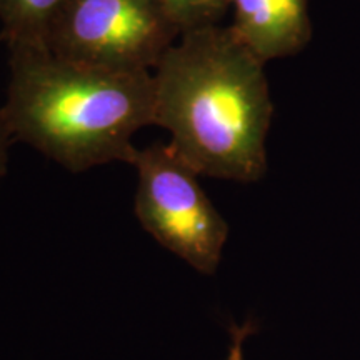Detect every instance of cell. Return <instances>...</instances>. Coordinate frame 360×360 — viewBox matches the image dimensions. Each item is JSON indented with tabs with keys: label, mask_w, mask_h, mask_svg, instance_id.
Masks as SVG:
<instances>
[{
	"label": "cell",
	"mask_w": 360,
	"mask_h": 360,
	"mask_svg": "<svg viewBox=\"0 0 360 360\" xmlns=\"http://www.w3.org/2000/svg\"><path fill=\"white\" fill-rule=\"evenodd\" d=\"M180 35L152 0H64L42 45L79 64L152 72Z\"/></svg>",
	"instance_id": "cell-4"
},
{
	"label": "cell",
	"mask_w": 360,
	"mask_h": 360,
	"mask_svg": "<svg viewBox=\"0 0 360 360\" xmlns=\"http://www.w3.org/2000/svg\"><path fill=\"white\" fill-rule=\"evenodd\" d=\"M64 0H0V40L11 45H42L45 30Z\"/></svg>",
	"instance_id": "cell-6"
},
{
	"label": "cell",
	"mask_w": 360,
	"mask_h": 360,
	"mask_svg": "<svg viewBox=\"0 0 360 360\" xmlns=\"http://www.w3.org/2000/svg\"><path fill=\"white\" fill-rule=\"evenodd\" d=\"M135 215L152 237L207 276L217 270L229 224L207 197L193 170L170 143L155 142L135 152Z\"/></svg>",
	"instance_id": "cell-3"
},
{
	"label": "cell",
	"mask_w": 360,
	"mask_h": 360,
	"mask_svg": "<svg viewBox=\"0 0 360 360\" xmlns=\"http://www.w3.org/2000/svg\"><path fill=\"white\" fill-rule=\"evenodd\" d=\"M265 65L229 25L188 30L152 70L154 125L197 175L257 182L274 102Z\"/></svg>",
	"instance_id": "cell-1"
},
{
	"label": "cell",
	"mask_w": 360,
	"mask_h": 360,
	"mask_svg": "<svg viewBox=\"0 0 360 360\" xmlns=\"http://www.w3.org/2000/svg\"><path fill=\"white\" fill-rule=\"evenodd\" d=\"M13 141L11 130H8L6 119H4L2 112H0V177L7 174V164H8V148H11Z\"/></svg>",
	"instance_id": "cell-9"
},
{
	"label": "cell",
	"mask_w": 360,
	"mask_h": 360,
	"mask_svg": "<svg viewBox=\"0 0 360 360\" xmlns=\"http://www.w3.org/2000/svg\"><path fill=\"white\" fill-rule=\"evenodd\" d=\"M233 35L264 64L295 56L312 39L309 0H231Z\"/></svg>",
	"instance_id": "cell-5"
},
{
	"label": "cell",
	"mask_w": 360,
	"mask_h": 360,
	"mask_svg": "<svg viewBox=\"0 0 360 360\" xmlns=\"http://www.w3.org/2000/svg\"><path fill=\"white\" fill-rule=\"evenodd\" d=\"M180 32L217 25L231 12V0H152Z\"/></svg>",
	"instance_id": "cell-7"
},
{
	"label": "cell",
	"mask_w": 360,
	"mask_h": 360,
	"mask_svg": "<svg viewBox=\"0 0 360 360\" xmlns=\"http://www.w3.org/2000/svg\"><path fill=\"white\" fill-rule=\"evenodd\" d=\"M8 52L7 98L0 112L13 141L74 174L132 162V137L154 125L150 70L79 64L44 45H11Z\"/></svg>",
	"instance_id": "cell-2"
},
{
	"label": "cell",
	"mask_w": 360,
	"mask_h": 360,
	"mask_svg": "<svg viewBox=\"0 0 360 360\" xmlns=\"http://www.w3.org/2000/svg\"><path fill=\"white\" fill-rule=\"evenodd\" d=\"M254 332H257V326L250 321L245 322L244 326H231L232 344L227 360H244V340Z\"/></svg>",
	"instance_id": "cell-8"
}]
</instances>
